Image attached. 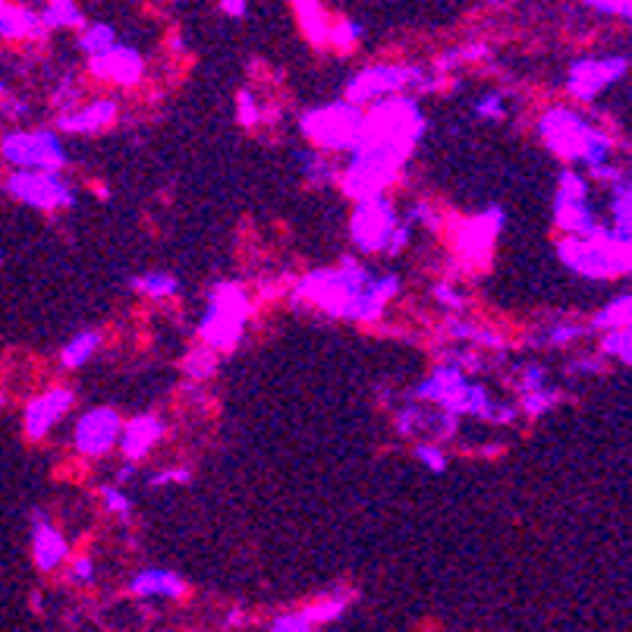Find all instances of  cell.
I'll return each mask as SVG.
<instances>
[{
    "label": "cell",
    "mask_w": 632,
    "mask_h": 632,
    "mask_svg": "<svg viewBox=\"0 0 632 632\" xmlns=\"http://www.w3.org/2000/svg\"><path fill=\"white\" fill-rule=\"evenodd\" d=\"M371 277L374 274L366 262H359L356 255H344L334 268H315L303 274L290 290V303L293 308H312L337 322H356L359 296Z\"/></svg>",
    "instance_id": "obj_1"
},
{
    "label": "cell",
    "mask_w": 632,
    "mask_h": 632,
    "mask_svg": "<svg viewBox=\"0 0 632 632\" xmlns=\"http://www.w3.org/2000/svg\"><path fill=\"white\" fill-rule=\"evenodd\" d=\"M538 139L545 142L547 152L567 164V171L579 164L591 174L604 164H613V152H617L611 132L595 127L579 110L567 105H554L542 113Z\"/></svg>",
    "instance_id": "obj_2"
},
{
    "label": "cell",
    "mask_w": 632,
    "mask_h": 632,
    "mask_svg": "<svg viewBox=\"0 0 632 632\" xmlns=\"http://www.w3.org/2000/svg\"><path fill=\"white\" fill-rule=\"evenodd\" d=\"M557 259L567 271L586 281L626 277L632 264V233H620L611 224H598L589 237H564L557 242Z\"/></svg>",
    "instance_id": "obj_3"
},
{
    "label": "cell",
    "mask_w": 632,
    "mask_h": 632,
    "mask_svg": "<svg viewBox=\"0 0 632 632\" xmlns=\"http://www.w3.org/2000/svg\"><path fill=\"white\" fill-rule=\"evenodd\" d=\"M447 86V76L437 73L435 66H410V64H371L359 69L344 88V101L352 108H371L378 101L410 95L418 101V95H435Z\"/></svg>",
    "instance_id": "obj_4"
},
{
    "label": "cell",
    "mask_w": 632,
    "mask_h": 632,
    "mask_svg": "<svg viewBox=\"0 0 632 632\" xmlns=\"http://www.w3.org/2000/svg\"><path fill=\"white\" fill-rule=\"evenodd\" d=\"M413 154L381 142H359L349 152L347 167L337 176V186L344 189V196L352 201H369V198L388 196L400 171L406 167Z\"/></svg>",
    "instance_id": "obj_5"
},
{
    "label": "cell",
    "mask_w": 632,
    "mask_h": 632,
    "mask_svg": "<svg viewBox=\"0 0 632 632\" xmlns=\"http://www.w3.org/2000/svg\"><path fill=\"white\" fill-rule=\"evenodd\" d=\"M252 318V296L237 281H220L208 293V308L198 322L201 347L215 352H233L246 337V327Z\"/></svg>",
    "instance_id": "obj_6"
},
{
    "label": "cell",
    "mask_w": 632,
    "mask_h": 632,
    "mask_svg": "<svg viewBox=\"0 0 632 632\" xmlns=\"http://www.w3.org/2000/svg\"><path fill=\"white\" fill-rule=\"evenodd\" d=\"M362 120H366L362 108H352L347 101H330V105L303 110L299 130L306 135L308 149H315V152L349 154L362 139Z\"/></svg>",
    "instance_id": "obj_7"
},
{
    "label": "cell",
    "mask_w": 632,
    "mask_h": 632,
    "mask_svg": "<svg viewBox=\"0 0 632 632\" xmlns=\"http://www.w3.org/2000/svg\"><path fill=\"white\" fill-rule=\"evenodd\" d=\"M422 135H425V113L415 98L400 95V98L378 101L366 110L359 142H381V145H393V149L413 154Z\"/></svg>",
    "instance_id": "obj_8"
},
{
    "label": "cell",
    "mask_w": 632,
    "mask_h": 632,
    "mask_svg": "<svg viewBox=\"0 0 632 632\" xmlns=\"http://www.w3.org/2000/svg\"><path fill=\"white\" fill-rule=\"evenodd\" d=\"M0 154L10 167L25 174H64L66 149L51 130H17L3 135Z\"/></svg>",
    "instance_id": "obj_9"
},
{
    "label": "cell",
    "mask_w": 632,
    "mask_h": 632,
    "mask_svg": "<svg viewBox=\"0 0 632 632\" xmlns=\"http://www.w3.org/2000/svg\"><path fill=\"white\" fill-rule=\"evenodd\" d=\"M503 224H506V215H503L501 205H491V208H484L472 218L457 220L454 249H457L459 264L469 268V271H484L491 264L498 237L503 233Z\"/></svg>",
    "instance_id": "obj_10"
},
{
    "label": "cell",
    "mask_w": 632,
    "mask_h": 632,
    "mask_svg": "<svg viewBox=\"0 0 632 632\" xmlns=\"http://www.w3.org/2000/svg\"><path fill=\"white\" fill-rule=\"evenodd\" d=\"M589 196V176L579 174V171H564L560 174L557 196H554V224L564 230V237H589L591 230L601 224Z\"/></svg>",
    "instance_id": "obj_11"
},
{
    "label": "cell",
    "mask_w": 632,
    "mask_h": 632,
    "mask_svg": "<svg viewBox=\"0 0 632 632\" xmlns=\"http://www.w3.org/2000/svg\"><path fill=\"white\" fill-rule=\"evenodd\" d=\"M396 227H400V211L388 196L356 201L352 218H349V240L366 255L388 252V242Z\"/></svg>",
    "instance_id": "obj_12"
},
{
    "label": "cell",
    "mask_w": 632,
    "mask_h": 632,
    "mask_svg": "<svg viewBox=\"0 0 632 632\" xmlns=\"http://www.w3.org/2000/svg\"><path fill=\"white\" fill-rule=\"evenodd\" d=\"M7 196L35 208V211H69L76 205V189L64 174L13 171L7 179Z\"/></svg>",
    "instance_id": "obj_13"
},
{
    "label": "cell",
    "mask_w": 632,
    "mask_h": 632,
    "mask_svg": "<svg viewBox=\"0 0 632 632\" xmlns=\"http://www.w3.org/2000/svg\"><path fill=\"white\" fill-rule=\"evenodd\" d=\"M630 69L626 54H611V57H579L569 64L567 91L576 101H598L604 95V88H611L617 79H623Z\"/></svg>",
    "instance_id": "obj_14"
},
{
    "label": "cell",
    "mask_w": 632,
    "mask_h": 632,
    "mask_svg": "<svg viewBox=\"0 0 632 632\" xmlns=\"http://www.w3.org/2000/svg\"><path fill=\"white\" fill-rule=\"evenodd\" d=\"M120 432H123L120 413L113 406H95L79 415V422L73 428V447H76V454L88 459L108 457L120 440Z\"/></svg>",
    "instance_id": "obj_15"
},
{
    "label": "cell",
    "mask_w": 632,
    "mask_h": 632,
    "mask_svg": "<svg viewBox=\"0 0 632 632\" xmlns=\"http://www.w3.org/2000/svg\"><path fill=\"white\" fill-rule=\"evenodd\" d=\"M88 73L110 86L132 88L145 79V57L132 44L120 42L101 57H88Z\"/></svg>",
    "instance_id": "obj_16"
},
{
    "label": "cell",
    "mask_w": 632,
    "mask_h": 632,
    "mask_svg": "<svg viewBox=\"0 0 632 632\" xmlns=\"http://www.w3.org/2000/svg\"><path fill=\"white\" fill-rule=\"evenodd\" d=\"M73 403H76L73 388H51V391L32 396L25 413H22V425H25L29 440H44L51 435V428L73 410Z\"/></svg>",
    "instance_id": "obj_17"
},
{
    "label": "cell",
    "mask_w": 632,
    "mask_h": 632,
    "mask_svg": "<svg viewBox=\"0 0 632 632\" xmlns=\"http://www.w3.org/2000/svg\"><path fill=\"white\" fill-rule=\"evenodd\" d=\"M32 560L42 573H57L69 560V542L47 513H32Z\"/></svg>",
    "instance_id": "obj_18"
},
{
    "label": "cell",
    "mask_w": 632,
    "mask_h": 632,
    "mask_svg": "<svg viewBox=\"0 0 632 632\" xmlns=\"http://www.w3.org/2000/svg\"><path fill=\"white\" fill-rule=\"evenodd\" d=\"M167 435V425H164V418L154 413H142L130 418V422H123V432H120V440H117V447H120V454L127 457V462H139V459H145L152 454L154 447H157V440Z\"/></svg>",
    "instance_id": "obj_19"
},
{
    "label": "cell",
    "mask_w": 632,
    "mask_h": 632,
    "mask_svg": "<svg viewBox=\"0 0 632 632\" xmlns=\"http://www.w3.org/2000/svg\"><path fill=\"white\" fill-rule=\"evenodd\" d=\"M117 117H120V105L113 98H95L88 105H79V108L61 113L57 127L66 135H95V132L113 127Z\"/></svg>",
    "instance_id": "obj_20"
},
{
    "label": "cell",
    "mask_w": 632,
    "mask_h": 632,
    "mask_svg": "<svg viewBox=\"0 0 632 632\" xmlns=\"http://www.w3.org/2000/svg\"><path fill=\"white\" fill-rule=\"evenodd\" d=\"M189 591L186 579L174 573V569L164 567H149L142 573H135L130 579V595L132 598H142V601H154V598H164V601H176Z\"/></svg>",
    "instance_id": "obj_21"
},
{
    "label": "cell",
    "mask_w": 632,
    "mask_h": 632,
    "mask_svg": "<svg viewBox=\"0 0 632 632\" xmlns=\"http://www.w3.org/2000/svg\"><path fill=\"white\" fill-rule=\"evenodd\" d=\"M466 381H469L466 371H459L457 366H450V362H440L428 378H422V381L415 384L413 400L415 403H422V406H437V410H444L447 400H450Z\"/></svg>",
    "instance_id": "obj_22"
},
{
    "label": "cell",
    "mask_w": 632,
    "mask_h": 632,
    "mask_svg": "<svg viewBox=\"0 0 632 632\" xmlns=\"http://www.w3.org/2000/svg\"><path fill=\"white\" fill-rule=\"evenodd\" d=\"M400 296V277L396 274H374L362 296H359V312H356V322L359 325H374L384 318V312L391 306L393 299Z\"/></svg>",
    "instance_id": "obj_23"
},
{
    "label": "cell",
    "mask_w": 632,
    "mask_h": 632,
    "mask_svg": "<svg viewBox=\"0 0 632 632\" xmlns=\"http://www.w3.org/2000/svg\"><path fill=\"white\" fill-rule=\"evenodd\" d=\"M44 32L39 10L32 7H13V3H0V39L3 42H42Z\"/></svg>",
    "instance_id": "obj_24"
},
{
    "label": "cell",
    "mask_w": 632,
    "mask_h": 632,
    "mask_svg": "<svg viewBox=\"0 0 632 632\" xmlns=\"http://www.w3.org/2000/svg\"><path fill=\"white\" fill-rule=\"evenodd\" d=\"M491 403H494V396L488 393V388H481L476 381H466V384L447 400L444 413H450L454 418H466V415H469V418H481V422H484Z\"/></svg>",
    "instance_id": "obj_25"
},
{
    "label": "cell",
    "mask_w": 632,
    "mask_h": 632,
    "mask_svg": "<svg viewBox=\"0 0 632 632\" xmlns=\"http://www.w3.org/2000/svg\"><path fill=\"white\" fill-rule=\"evenodd\" d=\"M293 13H296V20H299V29L306 32L308 44H315V47H327L330 17H327L325 3H315V0H296V3H293Z\"/></svg>",
    "instance_id": "obj_26"
},
{
    "label": "cell",
    "mask_w": 632,
    "mask_h": 632,
    "mask_svg": "<svg viewBox=\"0 0 632 632\" xmlns=\"http://www.w3.org/2000/svg\"><path fill=\"white\" fill-rule=\"evenodd\" d=\"M39 20H42L44 32H57V29H83L86 25V13L79 3L73 0H47L39 10Z\"/></svg>",
    "instance_id": "obj_27"
},
{
    "label": "cell",
    "mask_w": 632,
    "mask_h": 632,
    "mask_svg": "<svg viewBox=\"0 0 632 632\" xmlns=\"http://www.w3.org/2000/svg\"><path fill=\"white\" fill-rule=\"evenodd\" d=\"M484 61H491V44L469 42L459 44V47H450V51H444V54L435 61V69L437 73H444V76H450V73L462 69V66L484 64Z\"/></svg>",
    "instance_id": "obj_28"
},
{
    "label": "cell",
    "mask_w": 632,
    "mask_h": 632,
    "mask_svg": "<svg viewBox=\"0 0 632 632\" xmlns=\"http://www.w3.org/2000/svg\"><path fill=\"white\" fill-rule=\"evenodd\" d=\"M444 330H447V337L466 344L469 349H503V337L498 330H488V327L462 322V318H450V322L444 325Z\"/></svg>",
    "instance_id": "obj_29"
},
{
    "label": "cell",
    "mask_w": 632,
    "mask_h": 632,
    "mask_svg": "<svg viewBox=\"0 0 632 632\" xmlns=\"http://www.w3.org/2000/svg\"><path fill=\"white\" fill-rule=\"evenodd\" d=\"M435 415L437 410H428L422 403H406L403 410H396L393 415V428L403 437H418V435H432L435 432Z\"/></svg>",
    "instance_id": "obj_30"
},
{
    "label": "cell",
    "mask_w": 632,
    "mask_h": 632,
    "mask_svg": "<svg viewBox=\"0 0 632 632\" xmlns=\"http://www.w3.org/2000/svg\"><path fill=\"white\" fill-rule=\"evenodd\" d=\"M589 334H591L589 325H579V322H554V325L542 327V330L532 337V344L545 349H564L573 347V344H579V340L589 337Z\"/></svg>",
    "instance_id": "obj_31"
},
{
    "label": "cell",
    "mask_w": 632,
    "mask_h": 632,
    "mask_svg": "<svg viewBox=\"0 0 632 632\" xmlns=\"http://www.w3.org/2000/svg\"><path fill=\"white\" fill-rule=\"evenodd\" d=\"M130 286L132 293H139L145 299H157V303L174 299L176 293H179V281H176L171 271H145L139 277H132Z\"/></svg>",
    "instance_id": "obj_32"
},
{
    "label": "cell",
    "mask_w": 632,
    "mask_h": 632,
    "mask_svg": "<svg viewBox=\"0 0 632 632\" xmlns=\"http://www.w3.org/2000/svg\"><path fill=\"white\" fill-rule=\"evenodd\" d=\"M98 347H101V334H98V330H79V334L69 337L66 347L61 349V366H64L66 371L83 369V366H88V359L98 352Z\"/></svg>",
    "instance_id": "obj_33"
},
{
    "label": "cell",
    "mask_w": 632,
    "mask_h": 632,
    "mask_svg": "<svg viewBox=\"0 0 632 632\" xmlns=\"http://www.w3.org/2000/svg\"><path fill=\"white\" fill-rule=\"evenodd\" d=\"M632 322V296L630 293H620L613 303L601 306L595 315H591L589 327L591 330H620V327H630Z\"/></svg>",
    "instance_id": "obj_34"
},
{
    "label": "cell",
    "mask_w": 632,
    "mask_h": 632,
    "mask_svg": "<svg viewBox=\"0 0 632 632\" xmlns=\"http://www.w3.org/2000/svg\"><path fill=\"white\" fill-rule=\"evenodd\" d=\"M296 164H299V171H303L308 183H315V186H330V183H337V176H340V171L334 167V161H330L327 154L315 152V149L296 152Z\"/></svg>",
    "instance_id": "obj_35"
},
{
    "label": "cell",
    "mask_w": 632,
    "mask_h": 632,
    "mask_svg": "<svg viewBox=\"0 0 632 632\" xmlns=\"http://www.w3.org/2000/svg\"><path fill=\"white\" fill-rule=\"evenodd\" d=\"M349 601H352V595H347V591H334V595H322L315 604L303 608V613H306L312 626H325V623H337V620L347 613Z\"/></svg>",
    "instance_id": "obj_36"
},
{
    "label": "cell",
    "mask_w": 632,
    "mask_h": 632,
    "mask_svg": "<svg viewBox=\"0 0 632 632\" xmlns=\"http://www.w3.org/2000/svg\"><path fill=\"white\" fill-rule=\"evenodd\" d=\"M220 366V356L215 349L208 347H193L186 356H183V374L189 378V381H196V384H205V381H211L215 374H218Z\"/></svg>",
    "instance_id": "obj_37"
},
{
    "label": "cell",
    "mask_w": 632,
    "mask_h": 632,
    "mask_svg": "<svg viewBox=\"0 0 632 632\" xmlns=\"http://www.w3.org/2000/svg\"><path fill=\"white\" fill-rule=\"evenodd\" d=\"M362 39H366V25L359 20H352V17L330 20L327 47H334V51H340V54H349V51H356V47L362 44Z\"/></svg>",
    "instance_id": "obj_38"
},
{
    "label": "cell",
    "mask_w": 632,
    "mask_h": 632,
    "mask_svg": "<svg viewBox=\"0 0 632 632\" xmlns=\"http://www.w3.org/2000/svg\"><path fill=\"white\" fill-rule=\"evenodd\" d=\"M113 44H120V39H117V29L110 22H86L79 29V47L86 51L88 57L108 54Z\"/></svg>",
    "instance_id": "obj_39"
},
{
    "label": "cell",
    "mask_w": 632,
    "mask_h": 632,
    "mask_svg": "<svg viewBox=\"0 0 632 632\" xmlns=\"http://www.w3.org/2000/svg\"><path fill=\"white\" fill-rule=\"evenodd\" d=\"M611 227L620 233H632V189L630 176L611 186Z\"/></svg>",
    "instance_id": "obj_40"
},
{
    "label": "cell",
    "mask_w": 632,
    "mask_h": 632,
    "mask_svg": "<svg viewBox=\"0 0 632 632\" xmlns=\"http://www.w3.org/2000/svg\"><path fill=\"white\" fill-rule=\"evenodd\" d=\"M598 356L601 359H611L620 366H630L632 362V330L630 327H620V330H608L598 344Z\"/></svg>",
    "instance_id": "obj_41"
},
{
    "label": "cell",
    "mask_w": 632,
    "mask_h": 632,
    "mask_svg": "<svg viewBox=\"0 0 632 632\" xmlns=\"http://www.w3.org/2000/svg\"><path fill=\"white\" fill-rule=\"evenodd\" d=\"M564 403V391H557V388H542V391L535 393H523V400H520V413L529 415V418H542L547 415L554 406H560Z\"/></svg>",
    "instance_id": "obj_42"
},
{
    "label": "cell",
    "mask_w": 632,
    "mask_h": 632,
    "mask_svg": "<svg viewBox=\"0 0 632 632\" xmlns=\"http://www.w3.org/2000/svg\"><path fill=\"white\" fill-rule=\"evenodd\" d=\"M98 498L105 503V510H108L113 520H120V523H132V498L120 488V484H101L98 488Z\"/></svg>",
    "instance_id": "obj_43"
},
{
    "label": "cell",
    "mask_w": 632,
    "mask_h": 632,
    "mask_svg": "<svg viewBox=\"0 0 632 632\" xmlns=\"http://www.w3.org/2000/svg\"><path fill=\"white\" fill-rule=\"evenodd\" d=\"M237 120H240V127H246V130L259 127L264 120V108L259 105V98H255L249 88H240V91H237Z\"/></svg>",
    "instance_id": "obj_44"
},
{
    "label": "cell",
    "mask_w": 632,
    "mask_h": 632,
    "mask_svg": "<svg viewBox=\"0 0 632 632\" xmlns=\"http://www.w3.org/2000/svg\"><path fill=\"white\" fill-rule=\"evenodd\" d=\"M415 459L432 472V476H440V472H447V450L435 444V440H418L415 444Z\"/></svg>",
    "instance_id": "obj_45"
},
{
    "label": "cell",
    "mask_w": 632,
    "mask_h": 632,
    "mask_svg": "<svg viewBox=\"0 0 632 632\" xmlns=\"http://www.w3.org/2000/svg\"><path fill=\"white\" fill-rule=\"evenodd\" d=\"M476 110V117L479 120H491V123H498L506 117V95L503 91H484L479 101L472 105Z\"/></svg>",
    "instance_id": "obj_46"
},
{
    "label": "cell",
    "mask_w": 632,
    "mask_h": 632,
    "mask_svg": "<svg viewBox=\"0 0 632 632\" xmlns=\"http://www.w3.org/2000/svg\"><path fill=\"white\" fill-rule=\"evenodd\" d=\"M516 388L520 393H535L547 388V369L545 366H538V362H525L516 369Z\"/></svg>",
    "instance_id": "obj_47"
},
{
    "label": "cell",
    "mask_w": 632,
    "mask_h": 632,
    "mask_svg": "<svg viewBox=\"0 0 632 632\" xmlns=\"http://www.w3.org/2000/svg\"><path fill=\"white\" fill-rule=\"evenodd\" d=\"M406 224H410V227H428V230H440V227H444V220H440V215H437L435 208H432V205H428V201H415L413 208H410V211H406Z\"/></svg>",
    "instance_id": "obj_48"
},
{
    "label": "cell",
    "mask_w": 632,
    "mask_h": 632,
    "mask_svg": "<svg viewBox=\"0 0 632 632\" xmlns=\"http://www.w3.org/2000/svg\"><path fill=\"white\" fill-rule=\"evenodd\" d=\"M432 293H435L437 306H444L447 312H454V318H457L459 312H466V296H462L454 284H444V281H440V284H435Z\"/></svg>",
    "instance_id": "obj_49"
},
{
    "label": "cell",
    "mask_w": 632,
    "mask_h": 632,
    "mask_svg": "<svg viewBox=\"0 0 632 632\" xmlns=\"http://www.w3.org/2000/svg\"><path fill=\"white\" fill-rule=\"evenodd\" d=\"M315 626L308 623V617L303 611H286L277 613L271 620V632H312Z\"/></svg>",
    "instance_id": "obj_50"
},
{
    "label": "cell",
    "mask_w": 632,
    "mask_h": 632,
    "mask_svg": "<svg viewBox=\"0 0 632 632\" xmlns=\"http://www.w3.org/2000/svg\"><path fill=\"white\" fill-rule=\"evenodd\" d=\"M189 481H193V472L186 466H171L149 476V488H171V484H189Z\"/></svg>",
    "instance_id": "obj_51"
},
{
    "label": "cell",
    "mask_w": 632,
    "mask_h": 632,
    "mask_svg": "<svg viewBox=\"0 0 632 632\" xmlns=\"http://www.w3.org/2000/svg\"><path fill=\"white\" fill-rule=\"evenodd\" d=\"M66 579H69L73 586H91V582H95V560H91L88 554L76 557V560H69Z\"/></svg>",
    "instance_id": "obj_52"
},
{
    "label": "cell",
    "mask_w": 632,
    "mask_h": 632,
    "mask_svg": "<svg viewBox=\"0 0 632 632\" xmlns=\"http://www.w3.org/2000/svg\"><path fill=\"white\" fill-rule=\"evenodd\" d=\"M79 95H83V88H79V83H76V76H69V73H66L64 83L57 86V95H54V101L61 105V113L79 108Z\"/></svg>",
    "instance_id": "obj_53"
},
{
    "label": "cell",
    "mask_w": 632,
    "mask_h": 632,
    "mask_svg": "<svg viewBox=\"0 0 632 632\" xmlns=\"http://www.w3.org/2000/svg\"><path fill=\"white\" fill-rule=\"evenodd\" d=\"M516 418H520L516 403H501V400H494L488 415H484V422H491V425H513Z\"/></svg>",
    "instance_id": "obj_54"
},
{
    "label": "cell",
    "mask_w": 632,
    "mask_h": 632,
    "mask_svg": "<svg viewBox=\"0 0 632 632\" xmlns=\"http://www.w3.org/2000/svg\"><path fill=\"white\" fill-rule=\"evenodd\" d=\"M569 374H601L604 371V359L595 352V356H579L567 366Z\"/></svg>",
    "instance_id": "obj_55"
},
{
    "label": "cell",
    "mask_w": 632,
    "mask_h": 632,
    "mask_svg": "<svg viewBox=\"0 0 632 632\" xmlns=\"http://www.w3.org/2000/svg\"><path fill=\"white\" fill-rule=\"evenodd\" d=\"M413 242V227L406 224V220L400 218V227L393 230V237H391V242H388V255H400L406 246Z\"/></svg>",
    "instance_id": "obj_56"
},
{
    "label": "cell",
    "mask_w": 632,
    "mask_h": 632,
    "mask_svg": "<svg viewBox=\"0 0 632 632\" xmlns=\"http://www.w3.org/2000/svg\"><path fill=\"white\" fill-rule=\"evenodd\" d=\"M589 10L591 13H604V17H617V13H620L623 20H630L632 13L630 3H613V0H591Z\"/></svg>",
    "instance_id": "obj_57"
},
{
    "label": "cell",
    "mask_w": 632,
    "mask_h": 632,
    "mask_svg": "<svg viewBox=\"0 0 632 632\" xmlns=\"http://www.w3.org/2000/svg\"><path fill=\"white\" fill-rule=\"evenodd\" d=\"M626 174V167H617V164H604V167H598V171H591V179L595 183H604V186H613V183H620Z\"/></svg>",
    "instance_id": "obj_58"
},
{
    "label": "cell",
    "mask_w": 632,
    "mask_h": 632,
    "mask_svg": "<svg viewBox=\"0 0 632 632\" xmlns=\"http://www.w3.org/2000/svg\"><path fill=\"white\" fill-rule=\"evenodd\" d=\"M3 113L13 117V120H25V117H29V101L20 98V95H7V98H3Z\"/></svg>",
    "instance_id": "obj_59"
},
{
    "label": "cell",
    "mask_w": 632,
    "mask_h": 632,
    "mask_svg": "<svg viewBox=\"0 0 632 632\" xmlns=\"http://www.w3.org/2000/svg\"><path fill=\"white\" fill-rule=\"evenodd\" d=\"M218 10H220V13H227V17H233V20H242L249 7H246L242 0H220Z\"/></svg>",
    "instance_id": "obj_60"
},
{
    "label": "cell",
    "mask_w": 632,
    "mask_h": 632,
    "mask_svg": "<svg viewBox=\"0 0 632 632\" xmlns=\"http://www.w3.org/2000/svg\"><path fill=\"white\" fill-rule=\"evenodd\" d=\"M227 626H246V613H242L240 608L227 613Z\"/></svg>",
    "instance_id": "obj_61"
},
{
    "label": "cell",
    "mask_w": 632,
    "mask_h": 632,
    "mask_svg": "<svg viewBox=\"0 0 632 632\" xmlns=\"http://www.w3.org/2000/svg\"><path fill=\"white\" fill-rule=\"evenodd\" d=\"M132 472H135V466L132 462H127L123 469H120V476H117V481H127V479H132Z\"/></svg>",
    "instance_id": "obj_62"
},
{
    "label": "cell",
    "mask_w": 632,
    "mask_h": 632,
    "mask_svg": "<svg viewBox=\"0 0 632 632\" xmlns=\"http://www.w3.org/2000/svg\"><path fill=\"white\" fill-rule=\"evenodd\" d=\"M0 98H7V86L3 83H0Z\"/></svg>",
    "instance_id": "obj_63"
}]
</instances>
